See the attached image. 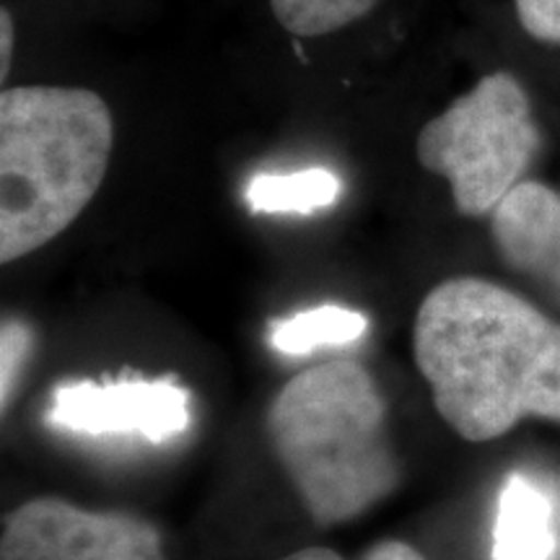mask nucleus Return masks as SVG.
<instances>
[{"mask_svg":"<svg viewBox=\"0 0 560 560\" xmlns=\"http://www.w3.org/2000/svg\"><path fill=\"white\" fill-rule=\"evenodd\" d=\"M412 350L462 439H499L522 418L560 423V325L503 285L439 283L418 310Z\"/></svg>","mask_w":560,"mask_h":560,"instance_id":"nucleus-1","label":"nucleus"},{"mask_svg":"<svg viewBox=\"0 0 560 560\" xmlns=\"http://www.w3.org/2000/svg\"><path fill=\"white\" fill-rule=\"evenodd\" d=\"M115 122L89 89L0 94V262L45 247L83 213L107 174Z\"/></svg>","mask_w":560,"mask_h":560,"instance_id":"nucleus-2","label":"nucleus"},{"mask_svg":"<svg viewBox=\"0 0 560 560\" xmlns=\"http://www.w3.org/2000/svg\"><path fill=\"white\" fill-rule=\"evenodd\" d=\"M268 433L301 501L322 524L353 520L400 482L382 395L353 361L293 376L270 405Z\"/></svg>","mask_w":560,"mask_h":560,"instance_id":"nucleus-3","label":"nucleus"},{"mask_svg":"<svg viewBox=\"0 0 560 560\" xmlns=\"http://www.w3.org/2000/svg\"><path fill=\"white\" fill-rule=\"evenodd\" d=\"M540 149L529 96L511 73H490L418 132V161L444 177L462 215H486L520 185Z\"/></svg>","mask_w":560,"mask_h":560,"instance_id":"nucleus-4","label":"nucleus"},{"mask_svg":"<svg viewBox=\"0 0 560 560\" xmlns=\"http://www.w3.org/2000/svg\"><path fill=\"white\" fill-rule=\"evenodd\" d=\"M0 560H166L156 527L120 511L34 499L5 516Z\"/></svg>","mask_w":560,"mask_h":560,"instance_id":"nucleus-5","label":"nucleus"},{"mask_svg":"<svg viewBox=\"0 0 560 560\" xmlns=\"http://www.w3.org/2000/svg\"><path fill=\"white\" fill-rule=\"evenodd\" d=\"M50 423L62 431L107 436L125 433L161 444L190 425V397L170 380L70 382L55 389Z\"/></svg>","mask_w":560,"mask_h":560,"instance_id":"nucleus-6","label":"nucleus"},{"mask_svg":"<svg viewBox=\"0 0 560 560\" xmlns=\"http://www.w3.org/2000/svg\"><path fill=\"white\" fill-rule=\"evenodd\" d=\"M495 247L511 268L560 296V195L540 182H520L493 210Z\"/></svg>","mask_w":560,"mask_h":560,"instance_id":"nucleus-7","label":"nucleus"},{"mask_svg":"<svg viewBox=\"0 0 560 560\" xmlns=\"http://www.w3.org/2000/svg\"><path fill=\"white\" fill-rule=\"evenodd\" d=\"M556 506L548 493L522 475H511L499 495L493 560H552Z\"/></svg>","mask_w":560,"mask_h":560,"instance_id":"nucleus-8","label":"nucleus"},{"mask_svg":"<svg viewBox=\"0 0 560 560\" xmlns=\"http://www.w3.org/2000/svg\"><path fill=\"white\" fill-rule=\"evenodd\" d=\"M340 198V179L330 170L293 174H257L244 190V200L257 213H314Z\"/></svg>","mask_w":560,"mask_h":560,"instance_id":"nucleus-9","label":"nucleus"},{"mask_svg":"<svg viewBox=\"0 0 560 560\" xmlns=\"http://www.w3.org/2000/svg\"><path fill=\"white\" fill-rule=\"evenodd\" d=\"M363 314L346 306H317L278 322L270 332L272 348L289 355H304L319 346H346L366 335Z\"/></svg>","mask_w":560,"mask_h":560,"instance_id":"nucleus-10","label":"nucleus"},{"mask_svg":"<svg viewBox=\"0 0 560 560\" xmlns=\"http://www.w3.org/2000/svg\"><path fill=\"white\" fill-rule=\"evenodd\" d=\"M380 0H270L278 24L293 37H322L366 16Z\"/></svg>","mask_w":560,"mask_h":560,"instance_id":"nucleus-11","label":"nucleus"},{"mask_svg":"<svg viewBox=\"0 0 560 560\" xmlns=\"http://www.w3.org/2000/svg\"><path fill=\"white\" fill-rule=\"evenodd\" d=\"M32 353V327L21 319H5L0 330V400L3 408L11 400V392L16 387L24 363Z\"/></svg>","mask_w":560,"mask_h":560,"instance_id":"nucleus-12","label":"nucleus"},{"mask_svg":"<svg viewBox=\"0 0 560 560\" xmlns=\"http://www.w3.org/2000/svg\"><path fill=\"white\" fill-rule=\"evenodd\" d=\"M522 30L542 45H560V0H514Z\"/></svg>","mask_w":560,"mask_h":560,"instance_id":"nucleus-13","label":"nucleus"},{"mask_svg":"<svg viewBox=\"0 0 560 560\" xmlns=\"http://www.w3.org/2000/svg\"><path fill=\"white\" fill-rule=\"evenodd\" d=\"M363 560H425V558L405 542H382L376 545V548H371L369 556Z\"/></svg>","mask_w":560,"mask_h":560,"instance_id":"nucleus-14","label":"nucleus"},{"mask_svg":"<svg viewBox=\"0 0 560 560\" xmlns=\"http://www.w3.org/2000/svg\"><path fill=\"white\" fill-rule=\"evenodd\" d=\"M11 55H13V19L9 11H0V73L3 79L9 75V66H11Z\"/></svg>","mask_w":560,"mask_h":560,"instance_id":"nucleus-15","label":"nucleus"},{"mask_svg":"<svg viewBox=\"0 0 560 560\" xmlns=\"http://www.w3.org/2000/svg\"><path fill=\"white\" fill-rule=\"evenodd\" d=\"M280 560H342L338 552L332 550H325V548H310V550H301V552H293V556H285Z\"/></svg>","mask_w":560,"mask_h":560,"instance_id":"nucleus-16","label":"nucleus"}]
</instances>
